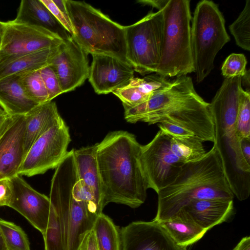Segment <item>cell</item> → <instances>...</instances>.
<instances>
[{
	"mask_svg": "<svg viewBox=\"0 0 250 250\" xmlns=\"http://www.w3.org/2000/svg\"><path fill=\"white\" fill-rule=\"evenodd\" d=\"M247 59L243 54L232 53L225 60L221 67L225 78L242 77L245 74Z\"/></svg>",
	"mask_w": 250,
	"mask_h": 250,
	"instance_id": "4dcf8cb0",
	"label": "cell"
},
{
	"mask_svg": "<svg viewBox=\"0 0 250 250\" xmlns=\"http://www.w3.org/2000/svg\"><path fill=\"white\" fill-rule=\"evenodd\" d=\"M58 22L72 36L73 26L65 5V0H41Z\"/></svg>",
	"mask_w": 250,
	"mask_h": 250,
	"instance_id": "1f68e13d",
	"label": "cell"
},
{
	"mask_svg": "<svg viewBox=\"0 0 250 250\" xmlns=\"http://www.w3.org/2000/svg\"><path fill=\"white\" fill-rule=\"evenodd\" d=\"M235 128L240 140L250 139V93L243 87L240 92Z\"/></svg>",
	"mask_w": 250,
	"mask_h": 250,
	"instance_id": "f546056e",
	"label": "cell"
},
{
	"mask_svg": "<svg viewBox=\"0 0 250 250\" xmlns=\"http://www.w3.org/2000/svg\"><path fill=\"white\" fill-rule=\"evenodd\" d=\"M0 250H8L0 229Z\"/></svg>",
	"mask_w": 250,
	"mask_h": 250,
	"instance_id": "b9f144b4",
	"label": "cell"
},
{
	"mask_svg": "<svg viewBox=\"0 0 250 250\" xmlns=\"http://www.w3.org/2000/svg\"><path fill=\"white\" fill-rule=\"evenodd\" d=\"M167 80L156 74L143 78L134 77L127 85L112 93L121 100L123 105L134 106L147 100L153 92L163 86Z\"/></svg>",
	"mask_w": 250,
	"mask_h": 250,
	"instance_id": "cb8c5ba5",
	"label": "cell"
},
{
	"mask_svg": "<svg viewBox=\"0 0 250 250\" xmlns=\"http://www.w3.org/2000/svg\"><path fill=\"white\" fill-rule=\"evenodd\" d=\"M242 77L225 78L209 104L214 127V141L230 188L239 200L250 194V164L241 150L235 128Z\"/></svg>",
	"mask_w": 250,
	"mask_h": 250,
	"instance_id": "277c9868",
	"label": "cell"
},
{
	"mask_svg": "<svg viewBox=\"0 0 250 250\" xmlns=\"http://www.w3.org/2000/svg\"><path fill=\"white\" fill-rule=\"evenodd\" d=\"M24 115L15 116L0 137V180L11 179L18 171L25 156Z\"/></svg>",
	"mask_w": 250,
	"mask_h": 250,
	"instance_id": "e0dca14e",
	"label": "cell"
},
{
	"mask_svg": "<svg viewBox=\"0 0 250 250\" xmlns=\"http://www.w3.org/2000/svg\"><path fill=\"white\" fill-rule=\"evenodd\" d=\"M123 105L125 119L129 123L167 122L189 130L202 143L214 141L209 104L198 95L192 79L188 75L168 79L141 104Z\"/></svg>",
	"mask_w": 250,
	"mask_h": 250,
	"instance_id": "6da1fadb",
	"label": "cell"
},
{
	"mask_svg": "<svg viewBox=\"0 0 250 250\" xmlns=\"http://www.w3.org/2000/svg\"><path fill=\"white\" fill-rule=\"evenodd\" d=\"M93 229L98 250H122L120 229L109 216L101 213L97 218Z\"/></svg>",
	"mask_w": 250,
	"mask_h": 250,
	"instance_id": "484cf974",
	"label": "cell"
},
{
	"mask_svg": "<svg viewBox=\"0 0 250 250\" xmlns=\"http://www.w3.org/2000/svg\"><path fill=\"white\" fill-rule=\"evenodd\" d=\"M73 40L87 54L107 55L126 62L125 26L85 1L65 0Z\"/></svg>",
	"mask_w": 250,
	"mask_h": 250,
	"instance_id": "52a82bcc",
	"label": "cell"
},
{
	"mask_svg": "<svg viewBox=\"0 0 250 250\" xmlns=\"http://www.w3.org/2000/svg\"><path fill=\"white\" fill-rule=\"evenodd\" d=\"M236 44L241 48L250 50V0L245 5L238 18L229 26Z\"/></svg>",
	"mask_w": 250,
	"mask_h": 250,
	"instance_id": "4316f807",
	"label": "cell"
},
{
	"mask_svg": "<svg viewBox=\"0 0 250 250\" xmlns=\"http://www.w3.org/2000/svg\"><path fill=\"white\" fill-rule=\"evenodd\" d=\"M153 220L167 221L194 200H233L219 154L212 147L201 158L186 163L174 181L159 191Z\"/></svg>",
	"mask_w": 250,
	"mask_h": 250,
	"instance_id": "3957f363",
	"label": "cell"
},
{
	"mask_svg": "<svg viewBox=\"0 0 250 250\" xmlns=\"http://www.w3.org/2000/svg\"><path fill=\"white\" fill-rule=\"evenodd\" d=\"M207 152L195 137L177 138L159 129L152 140L141 145L140 160L147 188L157 193L171 184L185 164Z\"/></svg>",
	"mask_w": 250,
	"mask_h": 250,
	"instance_id": "8992f818",
	"label": "cell"
},
{
	"mask_svg": "<svg viewBox=\"0 0 250 250\" xmlns=\"http://www.w3.org/2000/svg\"><path fill=\"white\" fill-rule=\"evenodd\" d=\"M38 104L26 94L20 75L0 80V107L8 115H25Z\"/></svg>",
	"mask_w": 250,
	"mask_h": 250,
	"instance_id": "603a6c76",
	"label": "cell"
},
{
	"mask_svg": "<svg viewBox=\"0 0 250 250\" xmlns=\"http://www.w3.org/2000/svg\"><path fill=\"white\" fill-rule=\"evenodd\" d=\"M168 0H138L137 2L143 5H149L158 10H162Z\"/></svg>",
	"mask_w": 250,
	"mask_h": 250,
	"instance_id": "74e56055",
	"label": "cell"
},
{
	"mask_svg": "<svg viewBox=\"0 0 250 250\" xmlns=\"http://www.w3.org/2000/svg\"><path fill=\"white\" fill-rule=\"evenodd\" d=\"M181 209L208 231L230 217L233 212V200H194Z\"/></svg>",
	"mask_w": 250,
	"mask_h": 250,
	"instance_id": "d6986e66",
	"label": "cell"
},
{
	"mask_svg": "<svg viewBox=\"0 0 250 250\" xmlns=\"http://www.w3.org/2000/svg\"><path fill=\"white\" fill-rule=\"evenodd\" d=\"M60 46L0 61V80L13 75L38 71L50 65Z\"/></svg>",
	"mask_w": 250,
	"mask_h": 250,
	"instance_id": "7402d4cb",
	"label": "cell"
},
{
	"mask_svg": "<svg viewBox=\"0 0 250 250\" xmlns=\"http://www.w3.org/2000/svg\"><path fill=\"white\" fill-rule=\"evenodd\" d=\"M70 141L69 128L62 118L33 144L18 174L31 177L56 168L67 153Z\"/></svg>",
	"mask_w": 250,
	"mask_h": 250,
	"instance_id": "8fae6325",
	"label": "cell"
},
{
	"mask_svg": "<svg viewBox=\"0 0 250 250\" xmlns=\"http://www.w3.org/2000/svg\"><path fill=\"white\" fill-rule=\"evenodd\" d=\"M240 146L245 160L250 164V139H240Z\"/></svg>",
	"mask_w": 250,
	"mask_h": 250,
	"instance_id": "f35d334b",
	"label": "cell"
},
{
	"mask_svg": "<svg viewBox=\"0 0 250 250\" xmlns=\"http://www.w3.org/2000/svg\"><path fill=\"white\" fill-rule=\"evenodd\" d=\"M40 73L46 88L49 101L63 94L58 78L50 64L40 70Z\"/></svg>",
	"mask_w": 250,
	"mask_h": 250,
	"instance_id": "d6a6232c",
	"label": "cell"
},
{
	"mask_svg": "<svg viewBox=\"0 0 250 250\" xmlns=\"http://www.w3.org/2000/svg\"><path fill=\"white\" fill-rule=\"evenodd\" d=\"M88 80L98 94H107L127 85L134 78L127 62L107 55H92Z\"/></svg>",
	"mask_w": 250,
	"mask_h": 250,
	"instance_id": "9a60e30c",
	"label": "cell"
},
{
	"mask_svg": "<svg viewBox=\"0 0 250 250\" xmlns=\"http://www.w3.org/2000/svg\"><path fill=\"white\" fill-rule=\"evenodd\" d=\"M0 61L57 47L64 41L42 27L13 21H1Z\"/></svg>",
	"mask_w": 250,
	"mask_h": 250,
	"instance_id": "7c38bea8",
	"label": "cell"
},
{
	"mask_svg": "<svg viewBox=\"0 0 250 250\" xmlns=\"http://www.w3.org/2000/svg\"><path fill=\"white\" fill-rule=\"evenodd\" d=\"M163 11L152 10L125 26L126 62L142 75L156 73L163 37Z\"/></svg>",
	"mask_w": 250,
	"mask_h": 250,
	"instance_id": "30bf717a",
	"label": "cell"
},
{
	"mask_svg": "<svg viewBox=\"0 0 250 250\" xmlns=\"http://www.w3.org/2000/svg\"><path fill=\"white\" fill-rule=\"evenodd\" d=\"M21 81L27 96L38 104L49 102L48 94L40 70L20 75Z\"/></svg>",
	"mask_w": 250,
	"mask_h": 250,
	"instance_id": "f1b7e54d",
	"label": "cell"
},
{
	"mask_svg": "<svg viewBox=\"0 0 250 250\" xmlns=\"http://www.w3.org/2000/svg\"><path fill=\"white\" fill-rule=\"evenodd\" d=\"M1 35H2V25H1V21H0V46L1 40Z\"/></svg>",
	"mask_w": 250,
	"mask_h": 250,
	"instance_id": "7bdbcfd3",
	"label": "cell"
},
{
	"mask_svg": "<svg viewBox=\"0 0 250 250\" xmlns=\"http://www.w3.org/2000/svg\"><path fill=\"white\" fill-rule=\"evenodd\" d=\"M24 116V137L25 156L33 144L62 118L56 103L49 101L39 104Z\"/></svg>",
	"mask_w": 250,
	"mask_h": 250,
	"instance_id": "ffe728a7",
	"label": "cell"
},
{
	"mask_svg": "<svg viewBox=\"0 0 250 250\" xmlns=\"http://www.w3.org/2000/svg\"><path fill=\"white\" fill-rule=\"evenodd\" d=\"M250 70H247L245 74L242 77V86H248L250 90Z\"/></svg>",
	"mask_w": 250,
	"mask_h": 250,
	"instance_id": "60d3db41",
	"label": "cell"
},
{
	"mask_svg": "<svg viewBox=\"0 0 250 250\" xmlns=\"http://www.w3.org/2000/svg\"><path fill=\"white\" fill-rule=\"evenodd\" d=\"M98 144L74 149V157L80 183L102 209V185L97 161Z\"/></svg>",
	"mask_w": 250,
	"mask_h": 250,
	"instance_id": "ac0fdd59",
	"label": "cell"
},
{
	"mask_svg": "<svg viewBox=\"0 0 250 250\" xmlns=\"http://www.w3.org/2000/svg\"><path fill=\"white\" fill-rule=\"evenodd\" d=\"M12 179L14 196L9 207L24 216L42 234L47 228L50 209L49 197L33 188L17 175Z\"/></svg>",
	"mask_w": 250,
	"mask_h": 250,
	"instance_id": "2e32d148",
	"label": "cell"
},
{
	"mask_svg": "<svg viewBox=\"0 0 250 250\" xmlns=\"http://www.w3.org/2000/svg\"><path fill=\"white\" fill-rule=\"evenodd\" d=\"M122 250H187L157 222L135 221L120 229Z\"/></svg>",
	"mask_w": 250,
	"mask_h": 250,
	"instance_id": "5bb4252c",
	"label": "cell"
},
{
	"mask_svg": "<svg viewBox=\"0 0 250 250\" xmlns=\"http://www.w3.org/2000/svg\"><path fill=\"white\" fill-rule=\"evenodd\" d=\"M191 26V45L196 81L201 83L214 67L218 52L230 41L218 5L203 0L196 5Z\"/></svg>",
	"mask_w": 250,
	"mask_h": 250,
	"instance_id": "9c48e42d",
	"label": "cell"
},
{
	"mask_svg": "<svg viewBox=\"0 0 250 250\" xmlns=\"http://www.w3.org/2000/svg\"><path fill=\"white\" fill-rule=\"evenodd\" d=\"M158 223L178 245L186 247L199 240L207 231L182 209L168 220Z\"/></svg>",
	"mask_w": 250,
	"mask_h": 250,
	"instance_id": "d4e9b609",
	"label": "cell"
},
{
	"mask_svg": "<svg viewBox=\"0 0 250 250\" xmlns=\"http://www.w3.org/2000/svg\"><path fill=\"white\" fill-rule=\"evenodd\" d=\"M13 117L8 115L0 107V137L12 122Z\"/></svg>",
	"mask_w": 250,
	"mask_h": 250,
	"instance_id": "8d00e7d4",
	"label": "cell"
},
{
	"mask_svg": "<svg viewBox=\"0 0 250 250\" xmlns=\"http://www.w3.org/2000/svg\"><path fill=\"white\" fill-rule=\"evenodd\" d=\"M14 196L12 179L0 180V207H9Z\"/></svg>",
	"mask_w": 250,
	"mask_h": 250,
	"instance_id": "836d02e7",
	"label": "cell"
},
{
	"mask_svg": "<svg viewBox=\"0 0 250 250\" xmlns=\"http://www.w3.org/2000/svg\"><path fill=\"white\" fill-rule=\"evenodd\" d=\"M14 21L42 27L63 40L71 37L41 0H21Z\"/></svg>",
	"mask_w": 250,
	"mask_h": 250,
	"instance_id": "44dd1931",
	"label": "cell"
},
{
	"mask_svg": "<svg viewBox=\"0 0 250 250\" xmlns=\"http://www.w3.org/2000/svg\"><path fill=\"white\" fill-rule=\"evenodd\" d=\"M189 0H168L162 9L163 30L156 74L166 78L194 72Z\"/></svg>",
	"mask_w": 250,
	"mask_h": 250,
	"instance_id": "ba28073f",
	"label": "cell"
},
{
	"mask_svg": "<svg viewBox=\"0 0 250 250\" xmlns=\"http://www.w3.org/2000/svg\"><path fill=\"white\" fill-rule=\"evenodd\" d=\"M88 55L71 36L60 45L50 65L58 78L63 93L75 90L88 78Z\"/></svg>",
	"mask_w": 250,
	"mask_h": 250,
	"instance_id": "4fadbf2b",
	"label": "cell"
},
{
	"mask_svg": "<svg viewBox=\"0 0 250 250\" xmlns=\"http://www.w3.org/2000/svg\"><path fill=\"white\" fill-rule=\"evenodd\" d=\"M159 129L177 138L196 137L189 130L178 125L163 122L158 124Z\"/></svg>",
	"mask_w": 250,
	"mask_h": 250,
	"instance_id": "e575fe53",
	"label": "cell"
},
{
	"mask_svg": "<svg viewBox=\"0 0 250 250\" xmlns=\"http://www.w3.org/2000/svg\"><path fill=\"white\" fill-rule=\"evenodd\" d=\"M49 198L58 206L62 216L65 250H78L103 210L80 183L74 149L68 151L55 168Z\"/></svg>",
	"mask_w": 250,
	"mask_h": 250,
	"instance_id": "5b68a950",
	"label": "cell"
},
{
	"mask_svg": "<svg viewBox=\"0 0 250 250\" xmlns=\"http://www.w3.org/2000/svg\"><path fill=\"white\" fill-rule=\"evenodd\" d=\"M233 250H250V237H243Z\"/></svg>",
	"mask_w": 250,
	"mask_h": 250,
	"instance_id": "ab89813d",
	"label": "cell"
},
{
	"mask_svg": "<svg viewBox=\"0 0 250 250\" xmlns=\"http://www.w3.org/2000/svg\"><path fill=\"white\" fill-rule=\"evenodd\" d=\"M141 146L134 135L122 130L109 132L98 144L104 207L113 202L137 208L145 202L148 188L140 163Z\"/></svg>",
	"mask_w": 250,
	"mask_h": 250,
	"instance_id": "7a4b0ae2",
	"label": "cell"
},
{
	"mask_svg": "<svg viewBox=\"0 0 250 250\" xmlns=\"http://www.w3.org/2000/svg\"><path fill=\"white\" fill-rule=\"evenodd\" d=\"M0 229L8 250H30L27 236L20 227L0 219Z\"/></svg>",
	"mask_w": 250,
	"mask_h": 250,
	"instance_id": "83f0119b",
	"label": "cell"
},
{
	"mask_svg": "<svg viewBox=\"0 0 250 250\" xmlns=\"http://www.w3.org/2000/svg\"><path fill=\"white\" fill-rule=\"evenodd\" d=\"M78 250H98L95 233L93 229L85 234Z\"/></svg>",
	"mask_w": 250,
	"mask_h": 250,
	"instance_id": "d590c367",
	"label": "cell"
}]
</instances>
